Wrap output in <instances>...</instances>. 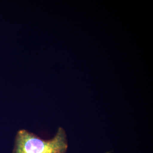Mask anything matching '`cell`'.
Masks as SVG:
<instances>
[{
  "mask_svg": "<svg viewBox=\"0 0 153 153\" xmlns=\"http://www.w3.org/2000/svg\"><path fill=\"white\" fill-rule=\"evenodd\" d=\"M68 148L65 131L59 128L55 136L44 140L25 129L17 132L13 153H66Z\"/></svg>",
  "mask_w": 153,
  "mask_h": 153,
  "instance_id": "cell-1",
  "label": "cell"
}]
</instances>
